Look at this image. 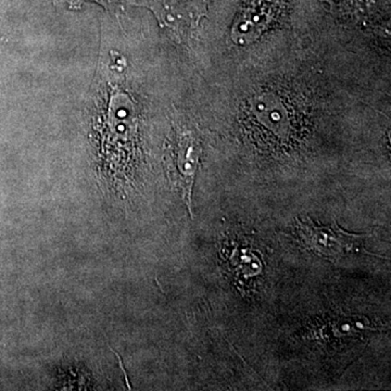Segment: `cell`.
Wrapping results in <instances>:
<instances>
[{
  "label": "cell",
  "instance_id": "cell-3",
  "mask_svg": "<svg viewBox=\"0 0 391 391\" xmlns=\"http://www.w3.org/2000/svg\"><path fill=\"white\" fill-rule=\"evenodd\" d=\"M149 8L163 30L177 42L186 40L205 14V6L196 0H140Z\"/></svg>",
  "mask_w": 391,
  "mask_h": 391
},
{
  "label": "cell",
  "instance_id": "cell-1",
  "mask_svg": "<svg viewBox=\"0 0 391 391\" xmlns=\"http://www.w3.org/2000/svg\"><path fill=\"white\" fill-rule=\"evenodd\" d=\"M174 132L166 144L164 163L171 183L179 189L183 199L191 210V193L196 174L200 164L203 146L195 130L174 124Z\"/></svg>",
  "mask_w": 391,
  "mask_h": 391
},
{
  "label": "cell",
  "instance_id": "cell-2",
  "mask_svg": "<svg viewBox=\"0 0 391 391\" xmlns=\"http://www.w3.org/2000/svg\"><path fill=\"white\" fill-rule=\"evenodd\" d=\"M296 226L305 248L333 262L352 254H368L364 248L368 235L347 233L336 221L332 225H319L307 217L297 219Z\"/></svg>",
  "mask_w": 391,
  "mask_h": 391
}]
</instances>
